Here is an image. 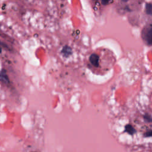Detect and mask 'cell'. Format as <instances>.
Masks as SVG:
<instances>
[{
    "label": "cell",
    "mask_w": 152,
    "mask_h": 152,
    "mask_svg": "<svg viewBox=\"0 0 152 152\" xmlns=\"http://www.w3.org/2000/svg\"><path fill=\"white\" fill-rule=\"evenodd\" d=\"M0 80L1 81L5 83H9V79L8 77L7 74H6L5 71L2 70L0 72Z\"/></svg>",
    "instance_id": "cell-2"
},
{
    "label": "cell",
    "mask_w": 152,
    "mask_h": 152,
    "mask_svg": "<svg viewBox=\"0 0 152 152\" xmlns=\"http://www.w3.org/2000/svg\"><path fill=\"white\" fill-rule=\"evenodd\" d=\"M125 131L128 133L129 134H131V135H133L134 134H135V132H136L135 129L133 128V126L129 124L128 125H126L125 127Z\"/></svg>",
    "instance_id": "cell-4"
},
{
    "label": "cell",
    "mask_w": 152,
    "mask_h": 152,
    "mask_svg": "<svg viewBox=\"0 0 152 152\" xmlns=\"http://www.w3.org/2000/svg\"><path fill=\"white\" fill-rule=\"evenodd\" d=\"M145 12L147 14L152 15V4L147 3L145 5Z\"/></svg>",
    "instance_id": "cell-6"
},
{
    "label": "cell",
    "mask_w": 152,
    "mask_h": 152,
    "mask_svg": "<svg viewBox=\"0 0 152 152\" xmlns=\"http://www.w3.org/2000/svg\"><path fill=\"white\" fill-rule=\"evenodd\" d=\"M90 61L94 66H99V56L96 54H92L90 56Z\"/></svg>",
    "instance_id": "cell-1"
},
{
    "label": "cell",
    "mask_w": 152,
    "mask_h": 152,
    "mask_svg": "<svg viewBox=\"0 0 152 152\" xmlns=\"http://www.w3.org/2000/svg\"><path fill=\"white\" fill-rule=\"evenodd\" d=\"M144 118V119L146 121H147L148 122H152V117L150 115H145Z\"/></svg>",
    "instance_id": "cell-7"
},
{
    "label": "cell",
    "mask_w": 152,
    "mask_h": 152,
    "mask_svg": "<svg viewBox=\"0 0 152 152\" xmlns=\"http://www.w3.org/2000/svg\"><path fill=\"white\" fill-rule=\"evenodd\" d=\"M144 136H145V137H152V130H149V131H147L146 132H145Z\"/></svg>",
    "instance_id": "cell-8"
},
{
    "label": "cell",
    "mask_w": 152,
    "mask_h": 152,
    "mask_svg": "<svg viewBox=\"0 0 152 152\" xmlns=\"http://www.w3.org/2000/svg\"><path fill=\"white\" fill-rule=\"evenodd\" d=\"M1 52H2V49H1V48L0 46V53H1Z\"/></svg>",
    "instance_id": "cell-10"
},
{
    "label": "cell",
    "mask_w": 152,
    "mask_h": 152,
    "mask_svg": "<svg viewBox=\"0 0 152 152\" xmlns=\"http://www.w3.org/2000/svg\"><path fill=\"white\" fill-rule=\"evenodd\" d=\"M146 40L148 45H152V27L149 28L146 34Z\"/></svg>",
    "instance_id": "cell-3"
},
{
    "label": "cell",
    "mask_w": 152,
    "mask_h": 152,
    "mask_svg": "<svg viewBox=\"0 0 152 152\" xmlns=\"http://www.w3.org/2000/svg\"><path fill=\"white\" fill-rule=\"evenodd\" d=\"M122 1H124V2H126L127 1H128V0H122Z\"/></svg>",
    "instance_id": "cell-11"
},
{
    "label": "cell",
    "mask_w": 152,
    "mask_h": 152,
    "mask_svg": "<svg viewBox=\"0 0 152 152\" xmlns=\"http://www.w3.org/2000/svg\"><path fill=\"white\" fill-rule=\"evenodd\" d=\"M110 1V0H102V3L103 5H106V4H107Z\"/></svg>",
    "instance_id": "cell-9"
},
{
    "label": "cell",
    "mask_w": 152,
    "mask_h": 152,
    "mask_svg": "<svg viewBox=\"0 0 152 152\" xmlns=\"http://www.w3.org/2000/svg\"><path fill=\"white\" fill-rule=\"evenodd\" d=\"M62 53L64 54L65 56H68L71 53V49L69 47L65 46L63 48L62 50Z\"/></svg>",
    "instance_id": "cell-5"
}]
</instances>
